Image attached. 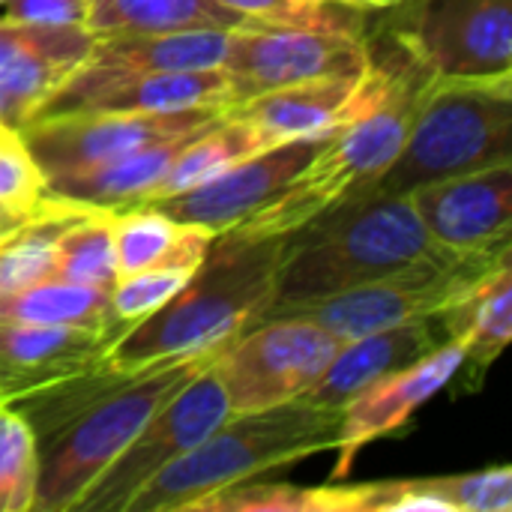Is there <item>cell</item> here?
I'll use <instances>...</instances> for the list:
<instances>
[{
  "label": "cell",
  "mask_w": 512,
  "mask_h": 512,
  "mask_svg": "<svg viewBox=\"0 0 512 512\" xmlns=\"http://www.w3.org/2000/svg\"><path fill=\"white\" fill-rule=\"evenodd\" d=\"M243 15L219 0H90L84 27L93 36L174 33V30H237Z\"/></svg>",
  "instance_id": "obj_24"
},
{
  "label": "cell",
  "mask_w": 512,
  "mask_h": 512,
  "mask_svg": "<svg viewBox=\"0 0 512 512\" xmlns=\"http://www.w3.org/2000/svg\"><path fill=\"white\" fill-rule=\"evenodd\" d=\"M213 237L216 234L207 228L183 225L177 240L168 246V252L162 258H156L153 264H147L138 273L117 279V285L111 288L114 315L129 327V324L153 315L156 309H162L195 276V270L207 258Z\"/></svg>",
  "instance_id": "obj_25"
},
{
  "label": "cell",
  "mask_w": 512,
  "mask_h": 512,
  "mask_svg": "<svg viewBox=\"0 0 512 512\" xmlns=\"http://www.w3.org/2000/svg\"><path fill=\"white\" fill-rule=\"evenodd\" d=\"M336 3H345V6L360 9V12H390V9H399L408 0H336Z\"/></svg>",
  "instance_id": "obj_37"
},
{
  "label": "cell",
  "mask_w": 512,
  "mask_h": 512,
  "mask_svg": "<svg viewBox=\"0 0 512 512\" xmlns=\"http://www.w3.org/2000/svg\"><path fill=\"white\" fill-rule=\"evenodd\" d=\"M3 18L27 24H84L90 0H6Z\"/></svg>",
  "instance_id": "obj_35"
},
{
  "label": "cell",
  "mask_w": 512,
  "mask_h": 512,
  "mask_svg": "<svg viewBox=\"0 0 512 512\" xmlns=\"http://www.w3.org/2000/svg\"><path fill=\"white\" fill-rule=\"evenodd\" d=\"M117 336V330L0 321V405H18L105 369Z\"/></svg>",
  "instance_id": "obj_15"
},
{
  "label": "cell",
  "mask_w": 512,
  "mask_h": 512,
  "mask_svg": "<svg viewBox=\"0 0 512 512\" xmlns=\"http://www.w3.org/2000/svg\"><path fill=\"white\" fill-rule=\"evenodd\" d=\"M393 39L432 78L512 75V0H408Z\"/></svg>",
  "instance_id": "obj_10"
},
{
  "label": "cell",
  "mask_w": 512,
  "mask_h": 512,
  "mask_svg": "<svg viewBox=\"0 0 512 512\" xmlns=\"http://www.w3.org/2000/svg\"><path fill=\"white\" fill-rule=\"evenodd\" d=\"M462 366V351L456 342H444L423 360L396 369L369 387H363L345 408H342V423H339V438H336V465L330 480L339 483L351 474L357 456L387 438L405 432L420 408L432 402L444 387L456 381V372Z\"/></svg>",
  "instance_id": "obj_13"
},
{
  "label": "cell",
  "mask_w": 512,
  "mask_h": 512,
  "mask_svg": "<svg viewBox=\"0 0 512 512\" xmlns=\"http://www.w3.org/2000/svg\"><path fill=\"white\" fill-rule=\"evenodd\" d=\"M267 147H273V144H267L261 132H255L252 126H246V123H240L234 117H228V111H225V117L219 123L204 129L195 141H189L180 150V156L171 162L168 174L159 180V186L147 195L144 204H159V201H165L171 195L195 189L198 183L213 180L216 174L228 171L231 165H237L246 156H252L258 150H267Z\"/></svg>",
  "instance_id": "obj_27"
},
{
  "label": "cell",
  "mask_w": 512,
  "mask_h": 512,
  "mask_svg": "<svg viewBox=\"0 0 512 512\" xmlns=\"http://www.w3.org/2000/svg\"><path fill=\"white\" fill-rule=\"evenodd\" d=\"M3 3H6V0H0V6H3Z\"/></svg>",
  "instance_id": "obj_38"
},
{
  "label": "cell",
  "mask_w": 512,
  "mask_h": 512,
  "mask_svg": "<svg viewBox=\"0 0 512 512\" xmlns=\"http://www.w3.org/2000/svg\"><path fill=\"white\" fill-rule=\"evenodd\" d=\"M288 237H213L195 276L153 315L129 324L108 348L105 369L135 372L165 360L222 351L249 330L276 294Z\"/></svg>",
  "instance_id": "obj_3"
},
{
  "label": "cell",
  "mask_w": 512,
  "mask_h": 512,
  "mask_svg": "<svg viewBox=\"0 0 512 512\" xmlns=\"http://www.w3.org/2000/svg\"><path fill=\"white\" fill-rule=\"evenodd\" d=\"M357 24H246L231 30L222 69L231 78L234 105L270 90L360 75L369 69L372 51Z\"/></svg>",
  "instance_id": "obj_8"
},
{
  "label": "cell",
  "mask_w": 512,
  "mask_h": 512,
  "mask_svg": "<svg viewBox=\"0 0 512 512\" xmlns=\"http://www.w3.org/2000/svg\"><path fill=\"white\" fill-rule=\"evenodd\" d=\"M216 357L219 351L135 372L99 369L12 405L36 435L39 480L33 512L75 510L81 495L129 447L141 426Z\"/></svg>",
  "instance_id": "obj_1"
},
{
  "label": "cell",
  "mask_w": 512,
  "mask_h": 512,
  "mask_svg": "<svg viewBox=\"0 0 512 512\" xmlns=\"http://www.w3.org/2000/svg\"><path fill=\"white\" fill-rule=\"evenodd\" d=\"M42 204H45V195L36 198V201H6V198H0V240L9 237L12 231H18L24 222H30L39 213Z\"/></svg>",
  "instance_id": "obj_36"
},
{
  "label": "cell",
  "mask_w": 512,
  "mask_h": 512,
  "mask_svg": "<svg viewBox=\"0 0 512 512\" xmlns=\"http://www.w3.org/2000/svg\"><path fill=\"white\" fill-rule=\"evenodd\" d=\"M222 117L201 123L189 132H180L174 138L156 141L150 147H141L135 153L117 156L105 165H96V168H87L78 174H66L57 180H45V192L54 198H66V201H75L84 207H99V210H114V213L141 207L147 201V195L159 186V180L168 174V168L180 156V150L189 141H195L204 129L219 123Z\"/></svg>",
  "instance_id": "obj_20"
},
{
  "label": "cell",
  "mask_w": 512,
  "mask_h": 512,
  "mask_svg": "<svg viewBox=\"0 0 512 512\" xmlns=\"http://www.w3.org/2000/svg\"><path fill=\"white\" fill-rule=\"evenodd\" d=\"M231 12L243 15L246 21L258 24H309V21H330V24H357L366 12L351 9L336 0H219Z\"/></svg>",
  "instance_id": "obj_33"
},
{
  "label": "cell",
  "mask_w": 512,
  "mask_h": 512,
  "mask_svg": "<svg viewBox=\"0 0 512 512\" xmlns=\"http://www.w3.org/2000/svg\"><path fill=\"white\" fill-rule=\"evenodd\" d=\"M342 339L309 318L282 315L258 321L228 342L213 372L231 414L261 411L300 399L330 366Z\"/></svg>",
  "instance_id": "obj_9"
},
{
  "label": "cell",
  "mask_w": 512,
  "mask_h": 512,
  "mask_svg": "<svg viewBox=\"0 0 512 512\" xmlns=\"http://www.w3.org/2000/svg\"><path fill=\"white\" fill-rule=\"evenodd\" d=\"M234 105L231 78L222 66L195 72H141L117 78L87 96L69 114L87 111H189V108H228ZM60 117V114H57Z\"/></svg>",
  "instance_id": "obj_23"
},
{
  "label": "cell",
  "mask_w": 512,
  "mask_h": 512,
  "mask_svg": "<svg viewBox=\"0 0 512 512\" xmlns=\"http://www.w3.org/2000/svg\"><path fill=\"white\" fill-rule=\"evenodd\" d=\"M510 255L512 243L495 249H477V252H456L438 246L435 252L381 279L363 282L357 288L339 291L324 300L279 309L270 318H282V315L309 318L324 330H330L336 339L348 342L375 330L438 318L456 297H462L471 285H477L495 264H501Z\"/></svg>",
  "instance_id": "obj_7"
},
{
  "label": "cell",
  "mask_w": 512,
  "mask_h": 512,
  "mask_svg": "<svg viewBox=\"0 0 512 512\" xmlns=\"http://www.w3.org/2000/svg\"><path fill=\"white\" fill-rule=\"evenodd\" d=\"M84 24H27L0 15V123L21 129L90 54Z\"/></svg>",
  "instance_id": "obj_17"
},
{
  "label": "cell",
  "mask_w": 512,
  "mask_h": 512,
  "mask_svg": "<svg viewBox=\"0 0 512 512\" xmlns=\"http://www.w3.org/2000/svg\"><path fill=\"white\" fill-rule=\"evenodd\" d=\"M396 57H378L366 75L363 105L324 138L318 153L252 216L228 228L243 240L291 237L342 201L375 183L399 156L414 120L426 75L393 39Z\"/></svg>",
  "instance_id": "obj_2"
},
{
  "label": "cell",
  "mask_w": 512,
  "mask_h": 512,
  "mask_svg": "<svg viewBox=\"0 0 512 512\" xmlns=\"http://www.w3.org/2000/svg\"><path fill=\"white\" fill-rule=\"evenodd\" d=\"M366 75L369 69L360 75H339L270 90L255 99L228 105L225 111L228 117L261 132L267 144H282L294 138H327L363 105Z\"/></svg>",
  "instance_id": "obj_18"
},
{
  "label": "cell",
  "mask_w": 512,
  "mask_h": 512,
  "mask_svg": "<svg viewBox=\"0 0 512 512\" xmlns=\"http://www.w3.org/2000/svg\"><path fill=\"white\" fill-rule=\"evenodd\" d=\"M180 222L171 219L165 210L144 204L114 213V246H117V267L120 276L138 273L156 258L168 252V246L180 234Z\"/></svg>",
  "instance_id": "obj_32"
},
{
  "label": "cell",
  "mask_w": 512,
  "mask_h": 512,
  "mask_svg": "<svg viewBox=\"0 0 512 512\" xmlns=\"http://www.w3.org/2000/svg\"><path fill=\"white\" fill-rule=\"evenodd\" d=\"M339 423L342 408L306 399L228 414L201 444L150 477L126 512H192L210 495L333 450Z\"/></svg>",
  "instance_id": "obj_4"
},
{
  "label": "cell",
  "mask_w": 512,
  "mask_h": 512,
  "mask_svg": "<svg viewBox=\"0 0 512 512\" xmlns=\"http://www.w3.org/2000/svg\"><path fill=\"white\" fill-rule=\"evenodd\" d=\"M510 507V465H495L474 474L378 480L357 486L360 512H510Z\"/></svg>",
  "instance_id": "obj_21"
},
{
  "label": "cell",
  "mask_w": 512,
  "mask_h": 512,
  "mask_svg": "<svg viewBox=\"0 0 512 512\" xmlns=\"http://www.w3.org/2000/svg\"><path fill=\"white\" fill-rule=\"evenodd\" d=\"M432 243L477 252L512 243V162L444 177L405 195Z\"/></svg>",
  "instance_id": "obj_14"
},
{
  "label": "cell",
  "mask_w": 512,
  "mask_h": 512,
  "mask_svg": "<svg viewBox=\"0 0 512 512\" xmlns=\"http://www.w3.org/2000/svg\"><path fill=\"white\" fill-rule=\"evenodd\" d=\"M51 279L111 291L120 279L114 246V210L90 207L54 246Z\"/></svg>",
  "instance_id": "obj_29"
},
{
  "label": "cell",
  "mask_w": 512,
  "mask_h": 512,
  "mask_svg": "<svg viewBox=\"0 0 512 512\" xmlns=\"http://www.w3.org/2000/svg\"><path fill=\"white\" fill-rule=\"evenodd\" d=\"M222 114L225 108H189V111H165V114L87 111V114L39 117L24 123L18 132L36 168L42 171V180H57L66 174L105 165L117 156L135 153L156 141L174 138Z\"/></svg>",
  "instance_id": "obj_12"
},
{
  "label": "cell",
  "mask_w": 512,
  "mask_h": 512,
  "mask_svg": "<svg viewBox=\"0 0 512 512\" xmlns=\"http://www.w3.org/2000/svg\"><path fill=\"white\" fill-rule=\"evenodd\" d=\"M0 321L93 327V330H117V333L126 330V324L114 315L111 291L60 282V279H42L36 285L0 297Z\"/></svg>",
  "instance_id": "obj_26"
},
{
  "label": "cell",
  "mask_w": 512,
  "mask_h": 512,
  "mask_svg": "<svg viewBox=\"0 0 512 512\" xmlns=\"http://www.w3.org/2000/svg\"><path fill=\"white\" fill-rule=\"evenodd\" d=\"M36 480V435L18 408L0 405V512H33Z\"/></svg>",
  "instance_id": "obj_31"
},
{
  "label": "cell",
  "mask_w": 512,
  "mask_h": 512,
  "mask_svg": "<svg viewBox=\"0 0 512 512\" xmlns=\"http://www.w3.org/2000/svg\"><path fill=\"white\" fill-rule=\"evenodd\" d=\"M435 249L408 198L354 195L288 237L276 294L258 321L381 279Z\"/></svg>",
  "instance_id": "obj_5"
},
{
  "label": "cell",
  "mask_w": 512,
  "mask_h": 512,
  "mask_svg": "<svg viewBox=\"0 0 512 512\" xmlns=\"http://www.w3.org/2000/svg\"><path fill=\"white\" fill-rule=\"evenodd\" d=\"M324 144V138H294L273 144L231 165L195 189L171 195L153 207L165 210L180 225H198L213 234H222L252 216L261 204H267Z\"/></svg>",
  "instance_id": "obj_16"
},
{
  "label": "cell",
  "mask_w": 512,
  "mask_h": 512,
  "mask_svg": "<svg viewBox=\"0 0 512 512\" xmlns=\"http://www.w3.org/2000/svg\"><path fill=\"white\" fill-rule=\"evenodd\" d=\"M512 162V75L426 78L393 165L357 195L405 198L423 183Z\"/></svg>",
  "instance_id": "obj_6"
},
{
  "label": "cell",
  "mask_w": 512,
  "mask_h": 512,
  "mask_svg": "<svg viewBox=\"0 0 512 512\" xmlns=\"http://www.w3.org/2000/svg\"><path fill=\"white\" fill-rule=\"evenodd\" d=\"M228 414V396L210 363L141 426L129 447L96 477L72 512H126V504L150 477L201 444Z\"/></svg>",
  "instance_id": "obj_11"
},
{
  "label": "cell",
  "mask_w": 512,
  "mask_h": 512,
  "mask_svg": "<svg viewBox=\"0 0 512 512\" xmlns=\"http://www.w3.org/2000/svg\"><path fill=\"white\" fill-rule=\"evenodd\" d=\"M444 342H447V336H444L438 318L399 324V327H387V330H375V333L348 339L339 345V351L330 360V366L324 369V375L300 399H306L312 405H324V408H345L363 387H369L372 381H378L396 369H405V366L423 360Z\"/></svg>",
  "instance_id": "obj_19"
},
{
  "label": "cell",
  "mask_w": 512,
  "mask_h": 512,
  "mask_svg": "<svg viewBox=\"0 0 512 512\" xmlns=\"http://www.w3.org/2000/svg\"><path fill=\"white\" fill-rule=\"evenodd\" d=\"M447 342L462 351L459 375H474L471 387L480 384L483 372L504 354L512 336V255L495 264L477 285L456 297L441 315Z\"/></svg>",
  "instance_id": "obj_22"
},
{
  "label": "cell",
  "mask_w": 512,
  "mask_h": 512,
  "mask_svg": "<svg viewBox=\"0 0 512 512\" xmlns=\"http://www.w3.org/2000/svg\"><path fill=\"white\" fill-rule=\"evenodd\" d=\"M42 195H45V180L30 150L24 147L21 132L0 123V198L36 201Z\"/></svg>",
  "instance_id": "obj_34"
},
{
  "label": "cell",
  "mask_w": 512,
  "mask_h": 512,
  "mask_svg": "<svg viewBox=\"0 0 512 512\" xmlns=\"http://www.w3.org/2000/svg\"><path fill=\"white\" fill-rule=\"evenodd\" d=\"M192 512H357L354 486L240 483L198 501Z\"/></svg>",
  "instance_id": "obj_30"
},
{
  "label": "cell",
  "mask_w": 512,
  "mask_h": 512,
  "mask_svg": "<svg viewBox=\"0 0 512 512\" xmlns=\"http://www.w3.org/2000/svg\"><path fill=\"white\" fill-rule=\"evenodd\" d=\"M87 210L90 207L84 204L54 198L45 192V204L39 207V213L0 240V297L51 279V258L57 240Z\"/></svg>",
  "instance_id": "obj_28"
}]
</instances>
